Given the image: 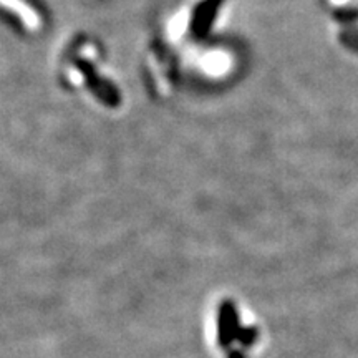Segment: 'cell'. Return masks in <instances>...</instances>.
Segmentation results:
<instances>
[{
    "mask_svg": "<svg viewBox=\"0 0 358 358\" xmlns=\"http://www.w3.org/2000/svg\"><path fill=\"white\" fill-rule=\"evenodd\" d=\"M211 343L222 358H249L257 342L254 325L243 319V312L229 299L217 302L211 312Z\"/></svg>",
    "mask_w": 358,
    "mask_h": 358,
    "instance_id": "cell-1",
    "label": "cell"
}]
</instances>
